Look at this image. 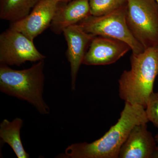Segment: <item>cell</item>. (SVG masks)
I'll use <instances>...</instances> for the list:
<instances>
[{"instance_id":"cell-15","label":"cell","mask_w":158,"mask_h":158,"mask_svg":"<svg viewBox=\"0 0 158 158\" xmlns=\"http://www.w3.org/2000/svg\"><path fill=\"white\" fill-rule=\"evenodd\" d=\"M145 112L149 121L158 129V91L152 92L148 101Z\"/></svg>"},{"instance_id":"cell-10","label":"cell","mask_w":158,"mask_h":158,"mask_svg":"<svg viewBox=\"0 0 158 158\" xmlns=\"http://www.w3.org/2000/svg\"><path fill=\"white\" fill-rule=\"evenodd\" d=\"M119 158H158L155 138L147 129V123L133 128L122 146Z\"/></svg>"},{"instance_id":"cell-18","label":"cell","mask_w":158,"mask_h":158,"mask_svg":"<svg viewBox=\"0 0 158 158\" xmlns=\"http://www.w3.org/2000/svg\"><path fill=\"white\" fill-rule=\"evenodd\" d=\"M156 2L157 3V4H158V0H155Z\"/></svg>"},{"instance_id":"cell-12","label":"cell","mask_w":158,"mask_h":158,"mask_svg":"<svg viewBox=\"0 0 158 158\" xmlns=\"http://www.w3.org/2000/svg\"><path fill=\"white\" fill-rule=\"evenodd\" d=\"M23 121L16 118L13 121L4 119L0 124V138L2 143H6L11 147L18 158H28L30 155L26 151L20 137V130Z\"/></svg>"},{"instance_id":"cell-2","label":"cell","mask_w":158,"mask_h":158,"mask_svg":"<svg viewBox=\"0 0 158 158\" xmlns=\"http://www.w3.org/2000/svg\"><path fill=\"white\" fill-rule=\"evenodd\" d=\"M131 68L125 70L118 80V94L125 102L146 108L158 76V46L132 54Z\"/></svg>"},{"instance_id":"cell-9","label":"cell","mask_w":158,"mask_h":158,"mask_svg":"<svg viewBox=\"0 0 158 158\" xmlns=\"http://www.w3.org/2000/svg\"><path fill=\"white\" fill-rule=\"evenodd\" d=\"M63 34L67 44L66 58L70 65L71 90H74L80 66L90 43L96 36L85 32L78 24L66 28Z\"/></svg>"},{"instance_id":"cell-1","label":"cell","mask_w":158,"mask_h":158,"mask_svg":"<svg viewBox=\"0 0 158 158\" xmlns=\"http://www.w3.org/2000/svg\"><path fill=\"white\" fill-rule=\"evenodd\" d=\"M145 109L141 105L125 102L120 117L102 137L96 141L69 145L61 158H118L122 146L133 128L147 123Z\"/></svg>"},{"instance_id":"cell-17","label":"cell","mask_w":158,"mask_h":158,"mask_svg":"<svg viewBox=\"0 0 158 158\" xmlns=\"http://www.w3.org/2000/svg\"><path fill=\"white\" fill-rule=\"evenodd\" d=\"M155 138L157 146V148L158 149V133L156 135L155 137Z\"/></svg>"},{"instance_id":"cell-4","label":"cell","mask_w":158,"mask_h":158,"mask_svg":"<svg viewBox=\"0 0 158 158\" xmlns=\"http://www.w3.org/2000/svg\"><path fill=\"white\" fill-rule=\"evenodd\" d=\"M127 23L144 49L158 46V4L155 0H127Z\"/></svg>"},{"instance_id":"cell-16","label":"cell","mask_w":158,"mask_h":158,"mask_svg":"<svg viewBox=\"0 0 158 158\" xmlns=\"http://www.w3.org/2000/svg\"><path fill=\"white\" fill-rule=\"evenodd\" d=\"M59 2H70L72 0H57Z\"/></svg>"},{"instance_id":"cell-5","label":"cell","mask_w":158,"mask_h":158,"mask_svg":"<svg viewBox=\"0 0 158 158\" xmlns=\"http://www.w3.org/2000/svg\"><path fill=\"white\" fill-rule=\"evenodd\" d=\"M127 3L110 13L102 16L90 15L78 23L87 33L95 36L119 40L130 46L132 53H140L144 48L134 37L128 27Z\"/></svg>"},{"instance_id":"cell-13","label":"cell","mask_w":158,"mask_h":158,"mask_svg":"<svg viewBox=\"0 0 158 158\" xmlns=\"http://www.w3.org/2000/svg\"><path fill=\"white\" fill-rule=\"evenodd\" d=\"M40 0H0V18L14 22L26 17Z\"/></svg>"},{"instance_id":"cell-11","label":"cell","mask_w":158,"mask_h":158,"mask_svg":"<svg viewBox=\"0 0 158 158\" xmlns=\"http://www.w3.org/2000/svg\"><path fill=\"white\" fill-rule=\"evenodd\" d=\"M91 15L88 0H72L59 2L50 26L51 31L59 35L69 26L77 24Z\"/></svg>"},{"instance_id":"cell-14","label":"cell","mask_w":158,"mask_h":158,"mask_svg":"<svg viewBox=\"0 0 158 158\" xmlns=\"http://www.w3.org/2000/svg\"><path fill=\"white\" fill-rule=\"evenodd\" d=\"M90 14L93 16L105 15L127 3V0H88Z\"/></svg>"},{"instance_id":"cell-8","label":"cell","mask_w":158,"mask_h":158,"mask_svg":"<svg viewBox=\"0 0 158 158\" xmlns=\"http://www.w3.org/2000/svg\"><path fill=\"white\" fill-rule=\"evenodd\" d=\"M130 50L126 43L109 37L96 36L92 40L82 64L105 65L115 63Z\"/></svg>"},{"instance_id":"cell-3","label":"cell","mask_w":158,"mask_h":158,"mask_svg":"<svg viewBox=\"0 0 158 158\" xmlns=\"http://www.w3.org/2000/svg\"><path fill=\"white\" fill-rule=\"evenodd\" d=\"M44 60L31 67L15 70L0 64V90L33 105L43 115L49 114L50 109L43 96L44 77Z\"/></svg>"},{"instance_id":"cell-7","label":"cell","mask_w":158,"mask_h":158,"mask_svg":"<svg viewBox=\"0 0 158 158\" xmlns=\"http://www.w3.org/2000/svg\"><path fill=\"white\" fill-rule=\"evenodd\" d=\"M59 3L57 0H40L27 16L11 23L9 28L34 41L50 26Z\"/></svg>"},{"instance_id":"cell-6","label":"cell","mask_w":158,"mask_h":158,"mask_svg":"<svg viewBox=\"0 0 158 158\" xmlns=\"http://www.w3.org/2000/svg\"><path fill=\"white\" fill-rule=\"evenodd\" d=\"M33 40L21 33L9 28L0 35V62L8 65L20 66L27 62L44 60Z\"/></svg>"}]
</instances>
